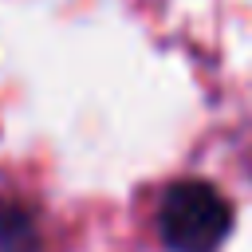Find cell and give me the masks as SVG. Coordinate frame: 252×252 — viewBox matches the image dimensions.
I'll return each instance as SVG.
<instances>
[{
	"label": "cell",
	"mask_w": 252,
	"mask_h": 252,
	"mask_svg": "<svg viewBox=\"0 0 252 252\" xmlns=\"http://www.w3.org/2000/svg\"><path fill=\"white\" fill-rule=\"evenodd\" d=\"M158 232L169 252H217L232 232V205L209 181H173L158 209Z\"/></svg>",
	"instance_id": "cell-1"
},
{
	"label": "cell",
	"mask_w": 252,
	"mask_h": 252,
	"mask_svg": "<svg viewBox=\"0 0 252 252\" xmlns=\"http://www.w3.org/2000/svg\"><path fill=\"white\" fill-rule=\"evenodd\" d=\"M0 252H43L35 213L8 197H0Z\"/></svg>",
	"instance_id": "cell-2"
}]
</instances>
